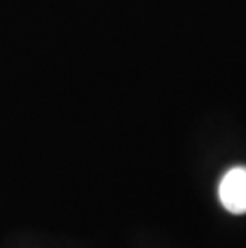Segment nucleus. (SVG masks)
Masks as SVG:
<instances>
[{
  "label": "nucleus",
  "instance_id": "obj_1",
  "mask_svg": "<svg viewBox=\"0 0 246 248\" xmlns=\"http://www.w3.org/2000/svg\"><path fill=\"white\" fill-rule=\"evenodd\" d=\"M219 199L227 212L246 213V167H233L224 175L219 184Z\"/></svg>",
  "mask_w": 246,
  "mask_h": 248
}]
</instances>
